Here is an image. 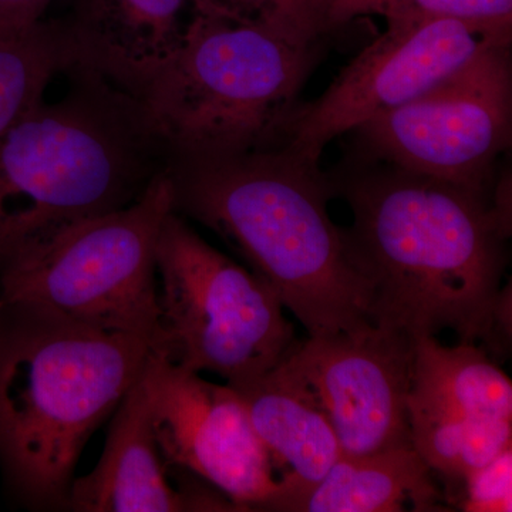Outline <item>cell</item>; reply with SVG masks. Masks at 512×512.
Segmentation results:
<instances>
[{
    "mask_svg": "<svg viewBox=\"0 0 512 512\" xmlns=\"http://www.w3.org/2000/svg\"><path fill=\"white\" fill-rule=\"evenodd\" d=\"M141 382L170 470L204 481L238 511H278L289 488L234 387L208 382L153 352Z\"/></svg>",
    "mask_w": 512,
    "mask_h": 512,
    "instance_id": "obj_10",
    "label": "cell"
},
{
    "mask_svg": "<svg viewBox=\"0 0 512 512\" xmlns=\"http://www.w3.org/2000/svg\"><path fill=\"white\" fill-rule=\"evenodd\" d=\"M231 387L247 407L252 426L289 488L279 511L286 500L323 480L342 456L339 441L326 417L271 372Z\"/></svg>",
    "mask_w": 512,
    "mask_h": 512,
    "instance_id": "obj_15",
    "label": "cell"
},
{
    "mask_svg": "<svg viewBox=\"0 0 512 512\" xmlns=\"http://www.w3.org/2000/svg\"><path fill=\"white\" fill-rule=\"evenodd\" d=\"M171 211L164 170L127 207L67 225L13 258L0 271V301L45 306L104 332L137 336L153 349L157 242Z\"/></svg>",
    "mask_w": 512,
    "mask_h": 512,
    "instance_id": "obj_6",
    "label": "cell"
},
{
    "mask_svg": "<svg viewBox=\"0 0 512 512\" xmlns=\"http://www.w3.org/2000/svg\"><path fill=\"white\" fill-rule=\"evenodd\" d=\"M512 28L453 18L386 20V30L343 67L328 89L298 103L278 146L319 164L325 148L367 120L409 103Z\"/></svg>",
    "mask_w": 512,
    "mask_h": 512,
    "instance_id": "obj_9",
    "label": "cell"
},
{
    "mask_svg": "<svg viewBox=\"0 0 512 512\" xmlns=\"http://www.w3.org/2000/svg\"><path fill=\"white\" fill-rule=\"evenodd\" d=\"M158 336L151 352L227 384L266 375L296 342L268 282L211 247L174 210L157 242Z\"/></svg>",
    "mask_w": 512,
    "mask_h": 512,
    "instance_id": "obj_7",
    "label": "cell"
},
{
    "mask_svg": "<svg viewBox=\"0 0 512 512\" xmlns=\"http://www.w3.org/2000/svg\"><path fill=\"white\" fill-rule=\"evenodd\" d=\"M173 210L212 229L274 288L309 338L375 326L373 285L330 218L328 180L282 147L168 161Z\"/></svg>",
    "mask_w": 512,
    "mask_h": 512,
    "instance_id": "obj_2",
    "label": "cell"
},
{
    "mask_svg": "<svg viewBox=\"0 0 512 512\" xmlns=\"http://www.w3.org/2000/svg\"><path fill=\"white\" fill-rule=\"evenodd\" d=\"M413 340L382 325L296 339L271 375L326 417L342 456L410 447Z\"/></svg>",
    "mask_w": 512,
    "mask_h": 512,
    "instance_id": "obj_11",
    "label": "cell"
},
{
    "mask_svg": "<svg viewBox=\"0 0 512 512\" xmlns=\"http://www.w3.org/2000/svg\"><path fill=\"white\" fill-rule=\"evenodd\" d=\"M409 421L413 447L448 480H464L512 443V419L461 421L409 410Z\"/></svg>",
    "mask_w": 512,
    "mask_h": 512,
    "instance_id": "obj_18",
    "label": "cell"
},
{
    "mask_svg": "<svg viewBox=\"0 0 512 512\" xmlns=\"http://www.w3.org/2000/svg\"><path fill=\"white\" fill-rule=\"evenodd\" d=\"M72 66V42L62 20H40L25 35L0 40V141L43 100L55 74Z\"/></svg>",
    "mask_w": 512,
    "mask_h": 512,
    "instance_id": "obj_17",
    "label": "cell"
},
{
    "mask_svg": "<svg viewBox=\"0 0 512 512\" xmlns=\"http://www.w3.org/2000/svg\"><path fill=\"white\" fill-rule=\"evenodd\" d=\"M192 5L177 49L124 93L168 161L278 146L325 37L301 12L247 18L218 0Z\"/></svg>",
    "mask_w": 512,
    "mask_h": 512,
    "instance_id": "obj_3",
    "label": "cell"
},
{
    "mask_svg": "<svg viewBox=\"0 0 512 512\" xmlns=\"http://www.w3.org/2000/svg\"><path fill=\"white\" fill-rule=\"evenodd\" d=\"M303 15L320 36L328 37L363 16L384 20L453 18L512 28V0H298Z\"/></svg>",
    "mask_w": 512,
    "mask_h": 512,
    "instance_id": "obj_19",
    "label": "cell"
},
{
    "mask_svg": "<svg viewBox=\"0 0 512 512\" xmlns=\"http://www.w3.org/2000/svg\"><path fill=\"white\" fill-rule=\"evenodd\" d=\"M430 467L416 448L340 456L322 481L282 504L281 512L443 511Z\"/></svg>",
    "mask_w": 512,
    "mask_h": 512,
    "instance_id": "obj_14",
    "label": "cell"
},
{
    "mask_svg": "<svg viewBox=\"0 0 512 512\" xmlns=\"http://www.w3.org/2000/svg\"><path fill=\"white\" fill-rule=\"evenodd\" d=\"M192 0H72L63 19L73 66L99 74L121 92L180 45Z\"/></svg>",
    "mask_w": 512,
    "mask_h": 512,
    "instance_id": "obj_13",
    "label": "cell"
},
{
    "mask_svg": "<svg viewBox=\"0 0 512 512\" xmlns=\"http://www.w3.org/2000/svg\"><path fill=\"white\" fill-rule=\"evenodd\" d=\"M168 470L140 375L111 417L99 463L86 476L74 477L67 511H238L232 501L218 491L214 493L212 487H174Z\"/></svg>",
    "mask_w": 512,
    "mask_h": 512,
    "instance_id": "obj_12",
    "label": "cell"
},
{
    "mask_svg": "<svg viewBox=\"0 0 512 512\" xmlns=\"http://www.w3.org/2000/svg\"><path fill=\"white\" fill-rule=\"evenodd\" d=\"M67 72L72 90L0 141V271L67 225L127 207L167 167L136 101L99 74Z\"/></svg>",
    "mask_w": 512,
    "mask_h": 512,
    "instance_id": "obj_5",
    "label": "cell"
},
{
    "mask_svg": "<svg viewBox=\"0 0 512 512\" xmlns=\"http://www.w3.org/2000/svg\"><path fill=\"white\" fill-rule=\"evenodd\" d=\"M407 409L461 421L512 419V383L484 349L436 336L413 340Z\"/></svg>",
    "mask_w": 512,
    "mask_h": 512,
    "instance_id": "obj_16",
    "label": "cell"
},
{
    "mask_svg": "<svg viewBox=\"0 0 512 512\" xmlns=\"http://www.w3.org/2000/svg\"><path fill=\"white\" fill-rule=\"evenodd\" d=\"M237 15L247 18L274 15L281 12H298V0H218Z\"/></svg>",
    "mask_w": 512,
    "mask_h": 512,
    "instance_id": "obj_22",
    "label": "cell"
},
{
    "mask_svg": "<svg viewBox=\"0 0 512 512\" xmlns=\"http://www.w3.org/2000/svg\"><path fill=\"white\" fill-rule=\"evenodd\" d=\"M463 481L466 483V497L461 503L464 511L511 512L512 448L468 474Z\"/></svg>",
    "mask_w": 512,
    "mask_h": 512,
    "instance_id": "obj_20",
    "label": "cell"
},
{
    "mask_svg": "<svg viewBox=\"0 0 512 512\" xmlns=\"http://www.w3.org/2000/svg\"><path fill=\"white\" fill-rule=\"evenodd\" d=\"M0 308H2V302H0Z\"/></svg>",
    "mask_w": 512,
    "mask_h": 512,
    "instance_id": "obj_23",
    "label": "cell"
},
{
    "mask_svg": "<svg viewBox=\"0 0 512 512\" xmlns=\"http://www.w3.org/2000/svg\"><path fill=\"white\" fill-rule=\"evenodd\" d=\"M150 352L137 336L104 332L45 306L2 302L0 471L16 503L67 511L84 448Z\"/></svg>",
    "mask_w": 512,
    "mask_h": 512,
    "instance_id": "obj_4",
    "label": "cell"
},
{
    "mask_svg": "<svg viewBox=\"0 0 512 512\" xmlns=\"http://www.w3.org/2000/svg\"><path fill=\"white\" fill-rule=\"evenodd\" d=\"M352 211L346 238L373 285V322L412 339L453 330L461 342L507 345L511 292L501 291L511 234L495 195L350 154L325 174Z\"/></svg>",
    "mask_w": 512,
    "mask_h": 512,
    "instance_id": "obj_1",
    "label": "cell"
},
{
    "mask_svg": "<svg viewBox=\"0 0 512 512\" xmlns=\"http://www.w3.org/2000/svg\"><path fill=\"white\" fill-rule=\"evenodd\" d=\"M53 0H0V40L16 39L43 20Z\"/></svg>",
    "mask_w": 512,
    "mask_h": 512,
    "instance_id": "obj_21",
    "label": "cell"
},
{
    "mask_svg": "<svg viewBox=\"0 0 512 512\" xmlns=\"http://www.w3.org/2000/svg\"><path fill=\"white\" fill-rule=\"evenodd\" d=\"M512 40L485 46L420 96L353 130L357 153L478 191L512 136Z\"/></svg>",
    "mask_w": 512,
    "mask_h": 512,
    "instance_id": "obj_8",
    "label": "cell"
}]
</instances>
